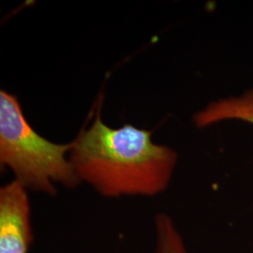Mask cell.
<instances>
[{"mask_svg": "<svg viewBox=\"0 0 253 253\" xmlns=\"http://www.w3.org/2000/svg\"><path fill=\"white\" fill-rule=\"evenodd\" d=\"M151 135L131 125L110 127L98 112L73 141L69 159L80 182L101 196L153 197L169 187L178 154L153 143Z\"/></svg>", "mask_w": 253, "mask_h": 253, "instance_id": "6da1fadb", "label": "cell"}, {"mask_svg": "<svg viewBox=\"0 0 253 253\" xmlns=\"http://www.w3.org/2000/svg\"><path fill=\"white\" fill-rule=\"evenodd\" d=\"M73 143L54 144L28 124L15 96L0 92V163L27 190L54 195L58 185L81 184L67 153Z\"/></svg>", "mask_w": 253, "mask_h": 253, "instance_id": "7a4b0ae2", "label": "cell"}, {"mask_svg": "<svg viewBox=\"0 0 253 253\" xmlns=\"http://www.w3.org/2000/svg\"><path fill=\"white\" fill-rule=\"evenodd\" d=\"M27 189L15 179L0 189V253H28L33 242Z\"/></svg>", "mask_w": 253, "mask_h": 253, "instance_id": "3957f363", "label": "cell"}, {"mask_svg": "<svg viewBox=\"0 0 253 253\" xmlns=\"http://www.w3.org/2000/svg\"><path fill=\"white\" fill-rule=\"evenodd\" d=\"M192 121L200 128L227 121L244 122L253 126V87L236 96L210 101L194 114Z\"/></svg>", "mask_w": 253, "mask_h": 253, "instance_id": "277c9868", "label": "cell"}, {"mask_svg": "<svg viewBox=\"0 0 253 253\" xmlns=\"http://www.w3.org/2000/svg\"><path fill=\"white\" fill-rule=\"evenodd\" d=\"M155 253H190L180 230L172 217L158 213L154 217Z\"/></svg>", "mask_w": 253, "mask_h": 253, "instance_id": "5b68a950", "label": "cell"}]
</instances>
